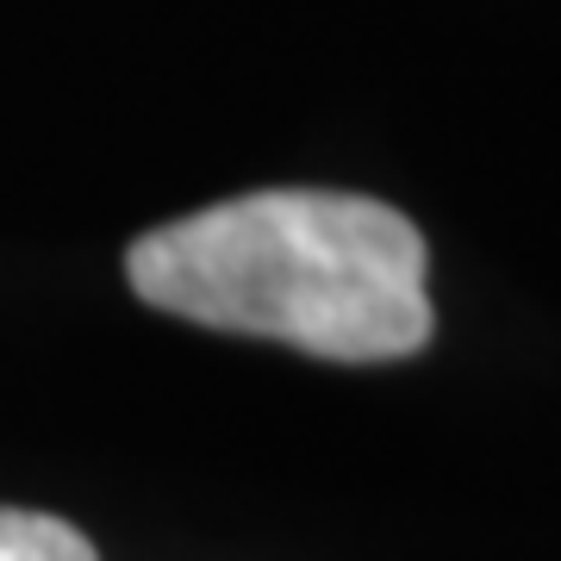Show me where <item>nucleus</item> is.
I'll return each mask as SVG.
<instances>
[{
    "instance_id": "1",
    "label": "nucleus",
    "mask_w": 561,
    "mask_h": 561,
    "mask_svg": "<svg viewBox=\"0 0 561 561\" xmlns=\"http://www.w3.org/2000/svg\"><path fill=\"white\" fill-rule=\"evenodd\" d=\"M125 275L157 312L324 362H400L431 337L419 225L368 194H238L144 231Z\"/></svg>"
},
{
    "instance_id": "2",
    "label": "nucleus",
    "mask_w": 561,
    "mask_h": 561,
    "mask_svg": "<svg viewBox=\"0 0 561 561\" xmlns=\"http://www.w3.org/2000/svg\"><path fill=\"white\" fill-rule=\"evenodd\" d=\"M0 561H101V556L76 524L50 518V512L0 505Z\"/></svg>"
}]
</instances>
